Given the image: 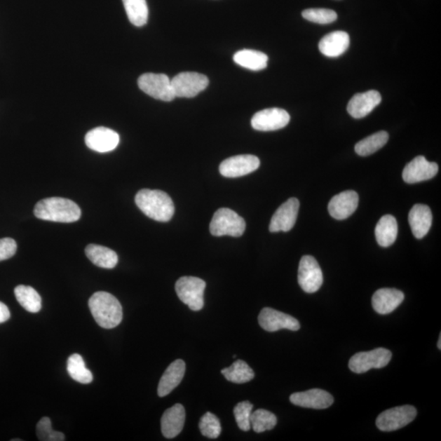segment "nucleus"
I'll list each match as a JSON object with an SVG mask.
<instances>
[{
    "mask_svg": "<svg viewBox=\"0 0 441 441\" xmlns=\"http://www.w3.org/2000/svg\"><path fill=\"white\" fill-rule=\"evenodd\" d=\"M252 405L250 401H242L237 404L234 409V415L238 427L244 432H247L251 428L250 418L252 413Z\"/></svg>",
    "mask_w": 441,
    "mask_h": 441,
    "instance_id": "obj_37",
    "label": "nucleus"
},
{
    "mask_svg": "<svg viewBox=\"0 0 441 441\" xmlns=\"http://www.w3.org/2000/svg\"><path fill=\"white\" fill-rule=\"evenodd\" d=\"M88 259L101 269H112L118 264V255L109 247L97 245H88L86 249Z\"/></svg>",
    "mask_w": 441,
    "mask_h": 441,
    "instance_id": "obj_25",
    "label": "nucleus"
},
{
    "mask_svg": "<svg viewBox=\"0 0 441 441\" xmlns=\"http://www.w3.org/2000/svg\"><path fill=\"white\" fill-rule=\"evenodd\" d=\"M404 299V294L398 290L381 289L372 297V306L376 313L388 315L398 308Z\"/></svg>",
    "mask_w": 441,
    "mask_h": 441,
    "instance_id": "obj_21",
    "label": "nucleus"
},
{
    "mask_svg": "<svg viewBox=\"0 0 441 441\" xmlns=\"http://www.w3.org/2000/svg\"><path fill=\"white\" fill-rule=\"evenodd\" d=\"M398 225L393 216L385 215L375 228V236L378 244L384 247L393 245L398 238Z\"/></svg>",
    "mask_w": 441,
    "mask_h": 441,
    "instance_id": "obj_26",
    "label": "nucleus"
},
{
    "mask_svg": "<svg viewBox=\"0 0 441 441\" xmlns=\"http://www.w3.org/2000/svg\"><path fill=\"white\" fill-rule=\"evenodd\" d=\"M409 222L414 236L423 239L433 224L432 211L428 205H416L409 212Z\"/></svg>",
    "mask_w": 441,
    "mask_h": 441,
    "instance_id": "obj_23",
    "label": "nucleus"
},
{
    "mask_svg": "<svg viewBox=\"0 0 441 441\" xmlns=\"http://www.w3.org/2000/svg\"><path fill=\"white\" fill-rule=\"evenodd\" d=\"M301 15L307 21L318 24H330L338 18V15L334 10L326 8L306 9Z\"/></svg>",
    "mask_w": 441,
    "mask_h": 441,
    "instance_id": "obj_35",
    "label": "nucleus"
},
{
    "mask_svg": "<svg viewBox=\"0 0 441 441\" xmlns=\"http://www.w3.org/2000/svg\"><path fill=\"white\" fill-rule=\"evenodd\" d=\"M389 140L388 133L380 131L360 141L355 147V151L360 156H368L384 147Z\"/></svg>",
    "mask_w": 441,
    "mask_h": 441,
    "instance_id": "obj_31",
    "label": "nucleus"
},
{
    "mask_svg": "<svg viewBox=\"0 0 441 441\" xmlns=\"http://www.w3.org/2000/svg\"><path fill=\"white\" fill-rule=\"evenodd\" d=\"M277 424L276 416L269 410L257 409L252 412L250 418L251 428L257 433L273 429Z\"/></svg>",
    "mask_w": 441,
    "mask_h": 441,
    "instance_id": "obj_33",
    "label": "nucleus"
},
{
    "mask_svg": "<svg viewBox=\"0 0 441 441\" xmlns=\"http://www.w3.org/2000/svg\"><path fill=\"white\" fill-rule=\"evenodd\" d=\"M290 121L289 113L283 109L269 108L256 113L251 125L257 131H276L288 125Z\"/></svg>",
    "mask_w": 441,
    "mask_h": 441,
    "instance_id": "obj_11",
    "label": "nucleus"
},
{
    "mask_svg": "<svg viewBox=\"0 0 441 441\" xmlns=\"http://www.w3.org/2000/svg\"><path fill=\"white\" fill-rule=\"evenodd\" d=\"M437 346H438V348L440 350L441 349V335H440V339H439Z\"/></svg>",
    "mask_w": 441,
    "mask_h": 441,
    "instance_id": "obj_40",
    "label": "nucleus"
},
{
    "mask_svg": "<svg viewBox=\"0 0 441 441\" xmlns=\"http://www.w3.org/2000/svg\"><path fill=\"white\" fill-rule=\"evenodd\" d=\"M137 83L142 91L157 100L171 102L176 97L171 81L166 74H143L138 79Z\"/></svg>",
    "mask_w": 441,
    "mask_h": 441,
    "instance_id": "obj_6",
    "label": "nucleus"
},
{
    "mask_svg": "<svg viewBox=\"0 0 441 441\" xmlns=\"http://www.w3.org/2000/svg\"><path fill=\"white\" fill-rule=\"evenodd\" d=\"M417 409L412 405H403L384 411L376 420V428L381 432H393L413 422Z\"/></svg>",
    "mask_w": 441,
    "mask_h": 441,
    "instance_id": "obj_7",
    "label": "nucleus"
},
{
    "mask_svg": "<svg viewBox=\"0 0 441 441\" xmlns=\"http://www.w3.org/2000/svg\"><path fill=\"white\" fill-rule=\"evenodd\" d=\"M233 59L238 65L251 71L264 70L269 62V57L266 54L251 50V49H244V50L237 52Z\"/></svg>",
    "mask_w": 441,
    "mask_h": 441,
    "instance_id": "obj_27",
    "label": "nucleus"
},
{
    "mask_svg": "<svg viewBox=\"0 0 441 441\" xmlns=\"http://www.w3.org/2000/svg\"><path fill=\"white\" fill-rule=\"evenodd\" d=\"M260 166L259 158L252 155H240L230 157L222 161L219 171L223 177H239L250 175Z\"/></svg>",
    "mask_w": 441,
    "mask_h": 441,
    "instance_id": "obj_12",
    "label": "nucleus"
},
{
    "mask_svg": "<svg viewBox=\"0 0 441 441\" xmlns=\"http://www.w3.org/2000/svg\"><path fill=\"white\" fill-rule=\"evenodd\" d=\"M18 245L11 238L0 239V262L11 259L16 254Z\"/></svg>",
    "mask_w": 441,
    "mask_h": 441,
    "instance_id": "obj_38",
    "label": "nucleus"
},
{
    "mask_svg": "<svg viewBox=\"0 0 441 441\" xmlns=\"http://www.w3.org/2000/svg\"><path fill=\"white\" fill-rule=\"evenodd\" d=\"M359 196L354 191H346L332 198L328 210L337 220L348 219L358 209Z\"/></svg>",
    "mask_w": 441,
    "mask_h": 441,
    "instance_id": "obj_18",
    "label": "nucleus"
},
{
    "mask_svg": "<svg viewBox=\"0 0 441 441\" xmlns=\"http://www.w3.org/2000/svg\"><path fill=\"white\" fill-rule=\"evenodd\" d=\"M349 46V34L338 31L326 34L322 38L319 43V49L326 57H337L348 50Z\"/></svg>",
    "mask_w": 441,
    "mask_h": 441,
    "instance_id": "obj_24",
    "label": "nucleus"
},
{
    "mask_svg": "<svg viewBox=\"0 0 441 441\" xmlns=\"http://www.w3.org/2000/svg\"><path fill=\"white\" fill-rule=\"evenodd\" d=\"M292 404L300 407L324 409L333 405L334 399L332 395L321 389H311L290 395Z\"/></svg>",
    "mask_w": 441,
    "mask_h": 441,
    "instance_id": "obj_17",
    "label": "nucleus"
},
{
    "mask_svg": "<svg viewBox=\"0 0 441 441\" xmlns=\"http://www.w3.org/2000/svg\"><path fill=\"white\" fill-rule=\"evenodd\" d=\"M259 323L267 332H276L280 330L297 331L300 329L299 320L288 314L266 307L260 312Z\"/></svg>",
    "mask_w": 441,
    "mask_h": 441,
    "instance_id": "obj_13",
    "label": "nucleus"
},
{
    "mask_svg": "<svg viewBox=\"0 0 441 441\" xmlns=\"http://www.w3.org/2000/svg\"><path fill=\"white\" fill-rule=\"evenodd\" d=\"M186 411L180 404L168 409L161 418V430L163 437L172 439L179 435L184 427Z\"/></svg>",
    "mask_w": 441,
    "mask_h": 441,
    "instance_id": "obj_20",
    "label": "nucleus"
},
{
    "mask_svg": "<svg viewBox=\"0 0 441 441\" xmlns=\"http://www.w3.org/2000/svg\"><path fill=\"white\" fill-rule=\"evenodd\" d=\"M227 381L231 383L241 384L254 379L255 372L244 360H238L230 367L223 369L221 371Z\"/></svg>",
    "mask_w": 441,
    "mask_h": 441,
    "instance_id": "obj_29",
    "label": "nucleus"
},
{
    "mask_svg": "<svg viewBox=\"0 0 441 441\" xmlns=\"http://www.w3.org/2000/svg\"><path fill=\"white\" fill-rule=\"evenodd\" d=\"M176 97H194L209 86V79L197 72H182L171 81Z\"/></svg>",
    "mask_w": 441,
    "mask_h": 441,
    "instance_id": "obj_8",
    "label": "nucleus"
},
{
    "mask_svg": "<svg viewBox=\"0 0 441 441\" xmlns=\"http://www.w3.org/2000/svg\"><path fill=\"white\" fill-rule=\"evenodd\" d=\"M120 136L110 128L98 127L89 131L86 136V143L89 149L99 153L110 152L118 145Z\"/></svg>",
    "mask_w": 441,
    "mask_h": 441,
    "instance_id": "obj_16",
    "label": "nucleus"
},
{
    "mask_svg": "<svg viewBox=\"0 0 441 441\" xmlns=\"http://www.w3.org/2000/svg\"><path fill=\"white\" fill-rule=\"evenodd\" d=\"M381 97L378 91L370 90L358 93L351 99L348 111L355 118L367 116L381 103Z\"/></svg>",
    "mask_w": 441,
    "mask_h": 441,
    "instance_id": "obj_19",
    "label": "nucleus"
},
{
    "mask_svg": "<svg viewBox=\"0 0 441 441\" xmlns=\"http://www.w3.org/2000/svg\"><path fill=\"white\" fill-rule=\"evenodd\" d=\"M199 427L203 435L210 439H216L222 433L221 423L217 416L207 412L201 419Z\"/></svg>",
    "mask_w": 441,
    "mask_h": 441,
    "instance_id": "obj_34",
    "label": "nucleus"
},
{
    "mask_svg": "<svg viewBox=\"0 0 441 441\" xmlns=\"http://www.w3.org/2000/svg\"><path fill=\"white\" fill-rule=\"evenodd\" d=\"M186 364L182 360H177L168 366L161 376L158 386V395L160 398H165L172 390L181 384L185 375Z\"/></svg>",
    "mask_w": 441,
    "mask_h": 441,
    "instance_id": "obj_22",
    "label": "nucleus"
},
{
    "mask_svg": "<svg viewBox=\"0 0 441 441\" xmlns=\"http://www.w3.org/2000/svg\"><path fill=\"white\" fill-rule=\"evenodd\" d=\"M299 201L296 198H291L279 207L271 220V232L289 231L295 225L299 211Z\"/></svg>",
    "mask_w": 441,
    "mask_h": 441,
    "instance_id": "obj_15",
    "label": "nucleus"
},
{
    "mask_svg": "<svg viewBox=\"0 0 441 441\" xmlns=\"http://www.w3.org/2000/svg\"><path fill=\"white\" fill-rule=\"evenodd\" d=\"M14 294L20 305L25 310L31 312V313H37L41 310V297L32 287L18 285L15 288Z\"/></svg>",
    "mask_w": 441,
    "mask_h": 441,
    "instance_id": "obj_28",
    "label": "nucleus"
},
{
    "mask_svg": "<svg viewBox=\"0 0 441 441\" xmlns=\"http://www.w3.org/2000/svg\"><path fill=\"white\" fill-rule=\"evenodd\" d=\"M438 171L437 163L428 161L424 156H417L405 167L402 177L406 183L414 184L432 179Z\"/></svg>",
    "mask_w": 441,
    "mask_h": 441,
    "instance_id": "obj_14",
    "label": "nucleus"
},
{
    "mask_svg": "<svg viewBox=\"0 0 441 441\" xmlns=\"http://www.w3.org/2000/svg\"><path fill=\"white\" fill-rule=\"evenodd\" d=\"M135 202L143 214L157 222L170 221L175 215L170 196L162 191L142 189L137 192Z\"/></svg>",
    "mask_w": 441,
    "mask_h": 441,
    "instance_id": "obj_2",
    "label": "nucleus"
},
{
    "mask_svg": "<svg viewBox=\"0 0 441 441\" xmlns=\"http://www.w3.org/2000/svg\"><path fill=\"white\" fill-rule=\"evenodd\" d=\"M299 284L307 294H313L323 284V274L318 262L313 257L306 255L301 257L299 267Z\"/></svg>",
    "mask_w": 441,
    "mask_h": 441,
    "instance_id": "obj_10",
    "label": "nucleus"
},
{
    "mask_svg": "<svg viewBox=\"0 0 441 441\" xmlns=\"http://www.w3.org/2000/svg\"><path fill=\"white\" fill-rule=\"evenodd\" d=\"M34 216L39 219L71 223L81 217V208L65 198L52 197L39 201L34 207Z\"/></svg>",
    "mask_w": 441,
    "mask_h": 441,
    "instance_id": "obj_3",
    "label": "nucleus"
},
{
    "mask_svg": "<svg viewBox=\"0 0 441 441\" xmlns=\"http://www.w3.org/2000/svg\"><path fill=\"white\" fill-rule=\"evenodd\" d=\"M245 227L246 223L243 217L230 209L222 208L212 217L210 231L215 236L240 237L244 234Z\"/></svg>",
    "mask_w": 441,
    "mask_h": 441,
    "instance_id": "obj_4",
    "label": "nucleus"
},
{
    "mask_svg": "<svg viewBox=\"0 0 441 441\" xmlns=\"http://www.w3.org/2000/svg\"><path fill=\"white\" fill-rule=\"evenodd\" d=\"M391 351L380 348L356 353L349 360V369L355 374H364L371 369L386 367L391 359Z\"/></svg>",
    "mask_w": 441,
    "mask_h": 441,
    "instance_id": "obj_9",
    "label": "nucleus"
},
{
    "mask_svg": "<svg viewBox=\"0 0 441 441\" xmlns=\"http://www.w3.org/2000/svg\"><path fill=\"white\" fill-rule=\"evenodd\" d=\"M36 434L39 440L41 441H64L66 440L65 435L53 430L51 420L48 417H43L39 421L36 426Z\"/></svg>",
    "mask_w": 441,
    "mask_h": 441,
    "instance_id": "obj_36",
    "label": "nucleus"
},
{
    "mask_svg": "<svg viewBox=\"0 0 441 441\" xmlns=\"http://www.w3.org/2000/svg\"><path fill=\"white\" fill-rule=\"evenodd\" d=\"M67 371L71 378L79 384H88L93 381V374L86 368L81 355L73 354L68 358Z\"/></svg>",
    "mask_w": 441,
    "mask_h": 441,
    "instance_id": "obj_32",
    "label": "nucleus"
},
{
    "mask_svg": "<svg viewBox=\"0 0 441 441\" xmlns=\"http://www.w3.org/2000/svg\"><path fill=\"white\" fill-rule=\"evenodd\" d=\"M206 283L193 276H183L177 281L175 290L179 299L192 311H201L204 307V293Z\"/></svg>",
    "mask_w": 441,
    "mask_h": 441,
    "instance_id": "obj_5",
    "label": "nucleus"
},
{
    "mask_svg": "<svg viewBox=\"0 0 441 441\" xmlns=\"http://www.w3.org/2000/svg\"><path fill=\"white\" fill-rule=\"evenodd\" d=\"M128 20L137 27L148 21V6L146 0H123Z\"/></svg>",
    "mask_w": 441,
    "mask_h": 441,
    "instance_id": "obj_30",
    "label": "nucleus"
},
{
    "mask_svg": "<svg viewBox=\"0 0 441 441\" xmlns=\"http://www.w3.org/2000/svg\"><path fill=\"white\" fill-rule=\"evenodd\" d=\"M10 311L8 306L0 301V324L4 323L10 319Z\"/></svg>",
    "mask_w": 441,
    "mask_h": 441,
    "instance_id": "obj_39",
    "label": "nucleus"
},
{
    "mask_svg": "<svg viewBox=\"0 0 441 441\" xmlns=\"http://www.w3.org/2000/svg\"><path fill=\"white\" fill-rule=\"evenodd\" d=\"M94 320L103 329H114L121 323L123 309L115 296L107 292H97L88 301Z\"/></svg>",
    "mask_w": 441,
    "mask_h": 441,
    "instance_id": "obj_1",
    "label": "nucleus"
}]
</instances>
